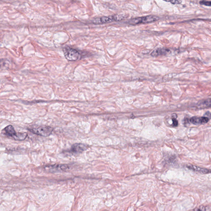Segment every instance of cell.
Here are the masks:
<instances>
[{
	"instance_id": "obj_1",
	"label": "cell",
	"mask_w": 211,
	"mask_h": 211,
	"mask_svg": "<svg viewBox=\"0 0 211 211\" xmlns=\"http://www.w3.org/2000/svg\"><path fill=\"white\" fill-rule=\"evenodd\" d=\"M63 51L64 57L67 60L75 62L79 60L82 58V55L79 50L69 46H65Z\"/></svg>"
},
{
	"instance_id": "obj_2",
	"label": "cell",
	"mask_w": 211,
	"mask_h": 211,
	"mask_svg": "<svg viewBox=\"0 0 211 211\" xmlns=\"http://www.w3.org/2000/svg\"><path fill=\"white\" fill-rule=\"evenodd\" d=\"M53 128L49 126L40 125L29 129V131L38 135L42 137H48L52 134Z\"/></svg>"
},
{
	"instance_id": "obj_3",
	"label": "cell",
	"mask_w": 211,
	"mask_h": 211,
	"mask_svg": "<svg viewBox=\"0 0 211 211\" xmlns=\"http://www.w3.org/2000/svg\"><path fill=\"white\" fill-rule=\"evenodd\" d=\"M159 18L156 16L149 15L143 17L134 18L129 20L128 23L131 25H137L141 24H147L153 23L159 20Z\"/></svg>"
},
{
	"instance_id": "obj_4",
	"label": "cell",
	"mask_w": 211,
	"mask_h": 211,
	"mask_svg": "<svg viewBox=\"0 0 211 211\" xmlns=\"http://www.w3.org/2000/svg\"><path fill=\"white\" fill-rule=\"evenodd\" d=\"M124 15H116L109 17H103L100 18H96L92 20V23L94 24H101L109 23L114 21H121L124 19Z\"/></svg>"
},
{
	"instance_id": "obj_5",
	"label": "cell",
	"mask_w": 211,
	"mask_h": 211,
	"mask_svg": "<svg viewBox=\"0 0 211 211\" xmlns=\"http://www.w3.org/2000/svg\"><path fill=\"white\" fill-rule=\"evenodd\" d=\"M46 171L50 172H58L66 171L69 169V167L66 165H54L45 167Z\"/></svg>"
},
{
	"instance_id": "obj_6",
	"label": "cell",
	"mask_w": 211,
	"mask_h": 211,
	"mask_svg": "<svg viewBox=\"0 0 211 211\" xmlns=\"http://www.w3.org/2000/svg\"><path fill=\"white\" fill-rule=\"evenodd\" d=\"M88 146L82 143H75L72 145L70 151L74 154H80L86 150Z\"/></svg>"
},
{
	"instance_id": "obj_7",
	"label": "cell",
	"mask_w": 211,
	"mask_h": 211,
	"mask_svg": "<svg viewBox=\"0 0 211 211\" xmlns=\"http://www.w3.org/2000/svg\"><path fill=\"white\" fill-rule=\"evenodd\" d=\"M4 134L10 137H11L15 140L17 135V133L16 132L15 129L12 125H9L3 129Z\"/></svg>"
},
{
	"instance_id": "obj_8",
	"label": "cell",
	"mask_w": 211,
	"mask_h": 211,
	"mask_svg": "<svg viewBox=\"0 0 211 211\" xmlns=\"http://www.w3.org/2000/svg\"><path fill=\"white\" fill-rule=\"evenodd\" d=\"M209 118L207 117H197L194 116L190 119V123L194 125L203 124L207 123Z\"/></svg>"
},
{
	"instance_id": "obj_9",
	"label": "cell",
	"mask_w": 211,
	"mask_h": 211,
	"mask_svg": "<svg viewBox=\"0 0 211 211\" xmlns=\"http://www.w3.org/2000/svg\"><path fill=\"white\" fill-rule=\"evenodd\" d=\"M171 51L169 49L164 48H159L153 51L151 53L153 57H157L161 55H165L170 53Z\"/></svg>"
},
{
	"instance_id": "obj_10",
	"label": "cell",
	"mask_w": 211,
	"mask_h": 211,
	"mask_svg": "<svg viewBox=\"0 0 211 211\" xmlns=\"http://www.w3.org/2000/svg\"><path fill=\"white\" fill-rule=\"evenodd\" d=\"M187 167L190 170L197 171V172H199V173H211V170L204 169L203 168H201V167L194 166V165H190V166H188Z\"/></svg>"
},
{
	"instance_id": "obj_11",
	"label": "cell",
	"mask_w": 211,
	"mask_h": 211,
	"mask_svg": "<svg viewBox=\"0 0 211 211\" xmlns=\"http://www.w3.org/2000/svg\"><path fill=\"white\" fill-rule=\"evenodd\" d=\"M198 105L200 108L211 107V99H207L203 101H201L198 104Z\"/></svg>"
},
{
	"instance_id": "obj_12",
	"label": "cell",
	"mask_w": 211,
	"mask_h": 211,
	"mask_svg": "<svg viewBox=\"0 0 211 211\" xmlns=\"http://www.w3.org/2000/svg\"><path fill=\"white\" fill-rule=\"evenodd\" d=\"M200 4L205 6L211 7V1H207L206 0H202L199 2Z\"/></svg>"
},
{
	"instance_id": "obj_13",
	"label": "cell",
	"mask_w": 211,
	"mask_h": 211,
	"mask_svg": "<svg viewBox=\"0 0 211 211\" xmlns=\"http://www.w3.org/2000/svg\"><path fill=\"white\" fill-rule=\"evenodd\" d=\"M164 1L167 2L171 3L173 4H179L182 2L180 0H163Z\"/></svg>"
},
{
	"instance_id": "obj_14",
	"label": "cell",
	"mask_w": 211,
	"mask_h": 211,
	"mask_svg": "<svg viewBox=\"0 0 211 211\" xmlns=\"http://www.w3.org/2000/svg\"><path fill=\"white\" fill-rule=\"evenodd\" d=\"M173 126L174 127H176L178 125V122L176 118H173Z\"/></svg>"
},
{
	"instance_id": "obj_15",
	"label": "cell",
	"mask_w": 211,
	"mask_h": 211,
	"mask_svg": "<svg viewBox=\"0 0 211 211\" xmlns=\"http://www.w3.org/2000/svg\"><path fill=\"white\" fill-rule=\"evenodd\" d=\"M205 115H207V117H208L209 118H211V113H210L209 112H207V113H205Z\"/></svg>"
}]
</instances>
